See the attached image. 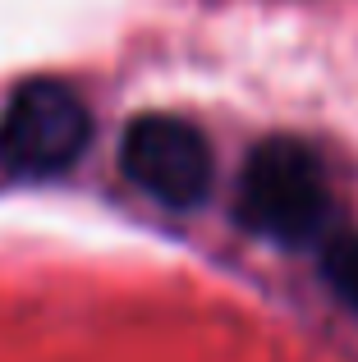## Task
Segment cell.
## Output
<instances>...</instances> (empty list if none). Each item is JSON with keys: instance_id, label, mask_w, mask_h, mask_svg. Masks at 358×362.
<instances>
[{"instance_id": "cell-1", "label": "cell", "mask_w": 358, "mask_h": 362, "mask_svg": "<svg viewBox=\"0 0 358 362\" xmlns=\"http://www.w3.org/2000/svg\"><path fill=\"white\" fill-rule=\"evenodd\" d=\"M234 216L243 230L271 243H322L331 221V188H326L317 151L299 138L258 142L234 188Z\"/></svg>"}, {"instance_id": "cell-2", "label": "cell", "mask_w": 358, "mask_h": 362, "mask_svg": "<svg viewBox=\"0 0 358 362\" xmlns=\"http://www.w3.org/2000/svg\"><path fill=\"white\" fill-rule=\"evenodd\" d=\"M92 142V110L55 78L18 83L0 110V165L9 175H60L79 165Z\"/></svg>"}, {"instance_id": "cell-3", "label": "cell", "mask_w": 358, "mask_h": 362, "mask_svg": "<svg viewBox=\"0 0 358 362\" xmlns=\"http://www.w3.org/2000/svg\"><path fill=\"white\" fill-rule=\"evenodd\" d=\"M120 170L171 211H193L212 193V147L179 115H138L120 138Z\"/></svg>"}, {"instance_id": "cell-4", "label": "cell", "mask_w": 358, "mask_h": 362, "mask_svg": "<svg viewBox=\"0 0 358 362\" xmlns=\"http://www.w3.org/2000/svg\"><path fill=\"white\" fill-rule=\"evenodd\" d=\"M322 275L335 298L358 312V230L322 234Z\"/></svg>"}]
</instances>
